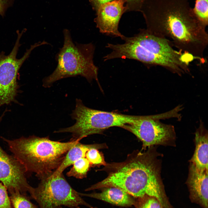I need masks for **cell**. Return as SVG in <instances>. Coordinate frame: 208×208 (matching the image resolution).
Wrapping results in <instances>:
<instances>
[{"mask_svg":"<svg viewBox=\"0 0 208 208\" xmlns=\"http://www.w3.org/2000/svg\"><path fill=\"white\" fill-rule=\"evenodd\" d=\"M11 0H0V14L3 16Z\"/></svg>","mask_w":208,"mask_h":208,"instance_id":"cell-24","label":"cell"},{"mask_svg":"<svg viewBox=\"0 0 208 208\" xmlns=\"http://www.w3.org/2000/svg\"><path fill=\"white\" fill-rule=\"evenodd\" d=\"M180 107L177 106L167 112L159 114L144 116L122 128L135 135L142 143V149L151 146H176V134L174 127L161 122L160 119L181 118Z\"/></svg>","mask_w":208,"mask_h":208,"instance_id":"cell-7","label":"cell"},{"mask_svg":"<svg viewBox=\"0 0 208 208\" xmlns=\"http://www.w3.org/2000/svg\"><path fill=\"white\" fill-rule=\"evenodd\" d=\"M78 193L81 196L93 198L119 206L135 205V203L133 197L122 189L115 187H105L99 193Z\"/></svg>","mask_w":208,"mask_h":208,"instance_id":"cell-14","label":"cell"},{"mask_svg":"<svg viewBox=\"0 0 208 208\" xmlns=\"http://www.w3.org/2000/svg\"><path fill=\"white\" fill-rule=\"evenodd\" d=\"M125 3L126 12L131 11L140 12L146 0H123Z\"/></svg>","mask_w":208,"mask_h":208,"instance_id":"cell-22","label":"cell"},{"mask_svg":"<svg viewBox=\"0 0 208 208\" xmlns=\"http://www.w3.org/2000/svg\"><path fill=\"white\" fill-rule=\"evenodd\" d=\"M135 205L136 208H164L156 198L147 195L138 198Z\"/></svg>","mask_w":208,"mask_h":208,"instance_id":"cell-19","label":"cell"},{"mask_svg":"<svg viewBox=\"0 0 208 208\" xmlns=\"http://www.w3.org/2000/svg\"><path fill=\"white\" fill-rule=\"evenodd\" d=\"M38 203L39 208H77L84 205L93 208L68 183L63 174H52L40 180L38 186L30 193Z\"/></svg>","mask_w":208,"mask_h":208,"instance_id":"cell-8","label":"cell"},{"mask_svg":"<svg viewBox=\"0 0 208 208\" xmlns=\"http://www.w3.org/2000/svg\"><path fill=\"white\" fill-rule=\"evenodd\" d=\"M106 147V146L104 144H87L78 142L69 150L60 166L52 174L56 176L63 173L67 168L73 165L76 161L85 157L86 153L90 149L94 148L99 149Z\"/></svg>","mask_w":208,"mask_h":208,"instance_id":"cell-15","label":"cell"},{"mask_svg":"<svg viewBox=\"0 0 208 208\" xmlns=\"http://www.w3.org/2000/svg\"><path fill=\"white\" fill-rule=\"evenodd\" d=\"M25 31L23 30L21 33L17 31V40L8 55H6L3 51L0 53V107L15 101L18 89L17 77L20 68L33 50L44 44L42 41L31 45L22 57L17 59L16 55L21 45L20 40Z\"/></svg>","mask_w":208,"mask_h":208,"instance_id":"cell-9","label":"cell"},{"mask_svg":"<svg viewBox=\"0 0 208 208\" xmlns=\"http://www.w3.org/2000/svg\"><path fill=\"white\" fill-rule=\"evenodd\" d=\"M4 140L26 171L35 173L40 180L52 174L60 166L69 150L80 140L62 142L52 140L48 136H35Z\"/></svg>","mask_w":208,"mask_h":208,"instance_id":"cell-4","label":"cell"},{"mask_svg":"<svg viewBox=\"0 0 208 208\" xmlns=\"http://www.w3.org/2000/svg\"><path fill=\"white\" fill-rule=\"evenodd\" d=\"M121 44L108 43L111 52L104 61L116 58L136 60L146 65L162 66L181 76L190 72V62L196 58L191 55L174 49L166 39L157 36L146 29L131 37L125 36Z\"/></svg>","mask_w":208,"mask_h":208,"instance_id":"cell-3","label":"cell"},{"mask_svg":"<svg viewBox=\"0 0 208 208\" xmlns=\"http://www.w3.org/2000/svg\"><path fill=\"white\" fill-rule=\"evenodd\" d=\"M208 140L207 130L201 121L195 133V147L194 153L189 161L190 162L201 170L208 171Z\"/></svg>","mask_w":208,"mask_h":208,"instance_id":"cell-13","label":"cell"},{"mask_svg":"<svg viewBox=\"0 0 208 208\" xmlns=\"http://www.w3.org/2000/svg\"><path fill=\"white\" fill-rule=\"evenodd\" d=\"M10 200L14 208H37L29 200L18 192H10Z\"/></svg>","mask_w":208,"mask_h":208,"instance_id":"cell-18","label":"cell"},{"mask_svg":"<svg viewBox=\"0 0 208 208\" xmlns=\"http://www.w3.org/2000/svg\"><path fill=\"white\" fill-rule=\"evenodd\" d=\"M140 12L147 30L180 51L204 61L208 42L206 27L194 14L189 0H146Z\"/></svg>","mask_w":208,"mask_h":208,"instance_id":"cell-1","label":"cell"},{"mask_svg":"<svg viewBox=\"0 0 208 208\" xmlns=\"http://www.w3.org/2000/svg\"><path fill=\"white\" fill-rule=\"evenodd\" d=\"M70 116L75 121V123L71 126L61 128L54 132L71 133V140H81L89 135L101 133L111 127L122 128L142 116L93 109L85 106L81 100L78 99H76L75 109Z\"/></svg>","mask_w":208,"mask_h":208,"instance_id":"cell-6","label":"cell"},{"mask_svg":"<svg viewBox=\"0 0 208 208\" xmlns=\"http://www.w3.org/2000/svg\"><path fill=\"white\" fill-rule=\"evenodd\" d=\"M64 42L56 56L57 66L53 72L43 79V86L51 87L57 81L79 75L90 82H98V68L94 64L95 46L91 43L81 44L73 41L70 31H63Z\"/></svg>","mask_w":208,"mask_h":208,"instance_id":"cell-5","label":"cell"},{"mask_svg":"<svg viewBox=\"0 0 208 208\" xmlns=\"http://www.w3.org/2000/svg\"><path fill=\"white\" fill-rule=\"evenodd\" d=\"M86 158L90 164L106 165L103 157L98 149L93 148L89 149L86 153Z\"/></svg>","mask_w":208,"mask_h":208,"instance_id":"cell-20","label":"cell"},{"mask_svg":"<svg viewBox=\"0 0 208 208\" xmlns=\"http://www.w3.org/2000/svg\"><path fill=\"white\" fill-rule=\"evenodd\" d=\"M2 116L1 117H0V122L1 120V119L2 118Z\"/></svg>","mask_w":208,"mask_h":208,"instance_id":"cell-25","label":"cell"},{"mask_svg":"<svg viewBox=\"0 0 208 208\" xmlns=\"http://www.w3.org/2000/svg\"><path fill=\"white\" fill-rule=\"evenodd\" d=\"M156 146L139 152L115 166L108 176L86 189L89 191L109 187L123 190L134 198L144 196L157 199L164 208H174L166 193L161 177V157Z\"/></svg>","mask_w":208,"mask_h":208,"instance_id":"cell-2","label":"cell"},{"mask_svg":"<svg viewBox=\"0 0 208 208\" xmlns=\"http://www.w3.org/2000/svg\"><path fill=\"white\" fill-rule=\"evenodd\" d=\"M93 9L96 11L102 5L114 0H89Z\"/></svg>","mask_w":208,"mask_h":208,"instance_id":"cell-23","label":"cell"},{"mask_svg":"<svg viewBox=\"0 0 208 208\" xmlns=\"http://www.w3.org/2000/svg\"><path fill=\"white\" fill-rule=\"evenodd\" d=\"M7 189L0 183V208H12Z\"/></svg>","mask_w":208,"mask_h":208,"instance_id":"cell-21","label":"cell"},{"mask_svg":"<svg viewBox=\"0 0 208 208\" xmlns=\"http://www.w3.org/2000/svg\"><path fill=\"white\" fill-rule=\"evenodd\" d=\"M25 171L15 157L8 155L0 146V181L10 192L30 193L33 187L27 181Z\"/></svg>","mask_w":208,"mask_h":208,"instance_id":"cell-10","label":"cell"},{"mask_svg":"<svg viewBox=\"0 0 208 208\" xmlns=\"http://www.w3.org/2000/svg\"><path fill=\"white\" fill-rule=\"evenodd\" d=\"M77 208H80V207L79 206Z\"/></svg>","mask_w":208,"mask_h":208,"instance_id":"cell-26","label":"cell"},{"mask_svg":"<svg viewBox=\"0 0 208 208\" xmlns=\"http://www.w3.org/2000/svg\"><path fill=\"white\" fill-rule=\"evenodd\" d=\"M73 165V166L66 173L67 176L78 179L86 177L90 165L86 158H82L78 160Z\"/></svg>","mask_w":208,"mask_h":208,"instance_id":"cell-16","label":"cell"},{"mask_svg":"<svg viewBox=\"0 0 208 208\" xmlns=\"http://www.w3.org/2000/svg\"><path fill=\"white\" fill-rule=\"evenodd\" d=\"M192 10L198 21L206 27L208 23V0H196Z\"/></svg>","mask_w":208,"mask_h":208,"instance_id":"cell-17","label":"cell"},{"mask_svg":"<svg viewBox=\"0 0 208 208\" xmlns=\"http://www.w3.org/2000/svg\"><path fill=\"white\" fill-rule=\"evenodd\" d=\"M186 184L191 202L202 208H208V171L199 170L190 162Z\"/></svg>","mask_w":208,"mask_h":208,"instance_id":"cell-12","label":"cell"},{"mask_svg":"<svg viewBox=\"0 0 208 208\" xmlns=\"http://www.w3.org/2000/svg\"><path fill=\"white\" fill-rule=\"evenodd\" d=\"M125 4L123 0H114L99 8L94 21L100 33L123 39L125 36L119 31L118 28L122 16L126 11Z\"/></svg>","mask_w":208,"mask_h":208,"instance_id":"cell-11","label":"cell"}]
</instances>
